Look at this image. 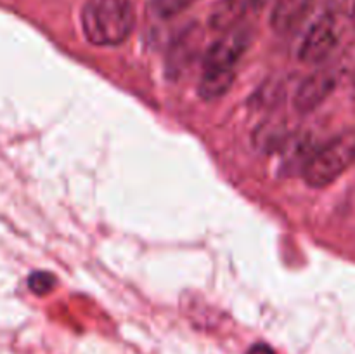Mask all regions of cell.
Instances as JSON below:
<instances>
[{
  "mask_svg": "<svg viewBox=\"0 0 355 354\" xmlns=\"http://www.w3.org/2000/svg\"><path fill=\"white\" fill-rule=\"evenodd\" d=\"M135 14L130 0H87L82 28L87 40L97 47H114L134 31Z\"/></svg>",
  "mask_w": 355,
  "mask_h": 354,
  "instance_id": "obj_1",
  "label": "cell"
},
{
  "mask_svg": "<svg viewBox=\"0 0 355 354\" xmlns=\"http://www.w3.org/2000/svg\"><path fill=\"white\" fill-rule=\"evenodd\" d=\"M355 162V130H347L312 153L304 169L307 186L321 189L335 183Z\"/></svg>",
  "mask_w": 355,
  "mask_h": 354,
  "instance_id": "obj_2",
  "label": "cell"
},
{
  "mask_svg": "<svg viewBox=\"0 0 355 354\" xmlns=\"http://www.w3.org/2000/svg\"><path fill=\"white\" fill-rule=\"evenodd\" d=\"M252 35L248 28L238 26L224 31L218 40L208 47L203 61V69H220V71H234V66L248 49Z\"/></svg>",
  "mask_w": 355,
  "mask_h": 354,
  "instance_id": "obj_3",
  "label": "cell"
},
{
  "mask_svg": "<svg viewBox=\"0 0 355 354\" xmlns=\"http://www.w3.org/2000/svg\"><path fill=\"white\" fill-rule=\"evenodd\" d=\"M338 44V30L333 14L326 12L311 24L300 44L298 58L305 65H319L326 61Z\"/></svg>",
  "mask_w": 355,
  "mask_h": 354,
  "instance_id": "obj_4",
  "label": "cell"
},
{
  "mask_svg": "<svg viewBox=\"0 0 355 354\" xmlns=\"http://www.w3.org/2000/svg\"><path fill=\"white\" fill-rule=\"evenodd\" d=\"M336 76L329 69H319L304 80L298 85L293 97L295 110L300 113H311L319 104L328 99L329 94L335 90Z\"/></svg>",
  "mask_w": 355,
  "mask_h": 354,
  "instance_id": "obj_5",
  "label": "cell"
},
{
  "mask_svg": "<svg viewBox=\"0 0 355 354\" xmlns=\"http://www.w3.org/2000/svg\"><path fill=\"white\" fill-rule=\"evenodd\" d=\"M314 0H276L270 16V24L276 33L284 35L293 31L309 14Z\"/></svg>",
  "mask_w": 355,
  "mask_h": 354,
  "instance_id": "obj_6",
  "label": "cell"
},
{
  "mask_svg": "<svg viewBox=\"0 0 355 354\" xmlns=\"http://www.w3.org/2000/svg\"><path fill=\"white\" fill-rule=\"evenodd\" d=\"M234 71H220V69H203L198 94L203 101H217L231 90L234 83Z\"/></svg>",
  "mask_w": 355,
  "mask_h": 354,
  "instance_id": "obj_7",
  "label": "cell"
},
{
  "mask_svg": "<svg viewBox=\"0 0 355 354\" xmlns=\"http://www.w3.org/2000/svg\"><path fill=\"white\" fill-rule=\"evenodd\" d=\"M250 7H252L250 0H222L211 12V28L227 31L231 28L238 26L239 21L243 19V16H245Z\"/></svg>",
  "mask_w": 355,
  "mask_h": 354,
  "instance_id": "obj_8",
  "label": "cell"
},
{
  "mask_svg": "<svg viewBox=\"0 0 355 354\" xmlns=\"http://www.w3.org/2000/svg\"><path fill=\"white\" fill-rule=\"evenodd\" d=\"M291 134H288L283 124H267L255 132V146L263 153H276L286 146Z\"/></svg>",
  "mask_w": 355,
  "mask_h": 354,
  "instance_id": "obj_9",
  "label": "cell"
},
{
  "mask_svg": "<svg viewBox=\"0 0 355 354\" xmlns=\"http://www.w3.org/2000/svg\"><path fill=\"white\" fill-rule=\"evenodd\" d=\"M54 285L55 278L52 276L51 273H45V271H38V273H33L28 278V287H30V290L37 295L49 294V292H52Z\"/></svg>",
  "mask_w": 355,
  "mask_h": 354,
  "instance_id": "obj_10",
  "label": "cell"
},
{
  "mask_svg": "<svg viewBox=\"0 0 355 354\" xmlns=\"http://www.w3.org/2000/svg\"><path fill=\"white\" fill-rule=\"evenodd\" d=\"M187 2L189 0H155V6L162 16H172V14L182 10L187 6Z\"/></svg>",
  "mask_w": 355,
  "mask_h": 354,
  "instance_id": "obj_11",
  "label": "cell"
},
{
  "mask_svg": "<svg viewBox=\"0 0 355 354\" xmlns=\"http://www.w3.org/2000/svg\"><path fill=\"white\" fill-rule=\"evenodd\" d=\"M246 354H276V353H274V349L270 346L260 342V344H253V346L246 351Z\"/></svg>",
  "mask_w": 355,
  "mask_h": 354,
  "instance_id": "obj_12",
  "label": "cell"
},
{
  "mask_svg": "<svg viewBox=\"0 0 355 354\" xmlns=\"http://www.w3.org/2000/svg\"><path fill=\"white\" fill-rule=\"evenodd\" d=\"M343 3H345V9L349 12V16L352 17L355 12V0H343Z\"/></svg>",
  "mask_w": 355,
  "mask_h": 354,
  "instance_id": "obj_13",
  "label": "cell"
},
{
  "mask_svg": "<svg viewBox=\"0 0 355 354\" xmlns=\"http://www.w3.org/2000/svg\"><path fill=\"white\" fill-rule=\"evenodd\" d=\"M352 97H354V103H355V75H354V80H352Z\"/></svg>",
  "mask_w": 355,
  "mask_h": 354,
  "instance_id": "obj_14",
  "label": "cell"
},
{
  "mask_svg": "<svg viewBox=\"0 0 355 354\" xmlns=\"http://www.w3.org/2000/svg\"><path fill=\"white\" fill-rule=\"evenodd\" d=\"M352 19H355V12H354V16H352Z\"/></svg>",
  "mask_w": 355,
  "mask_h": 354,
  "instance_id": "obj_15",
  "label": "cell"
}]
</instances>
